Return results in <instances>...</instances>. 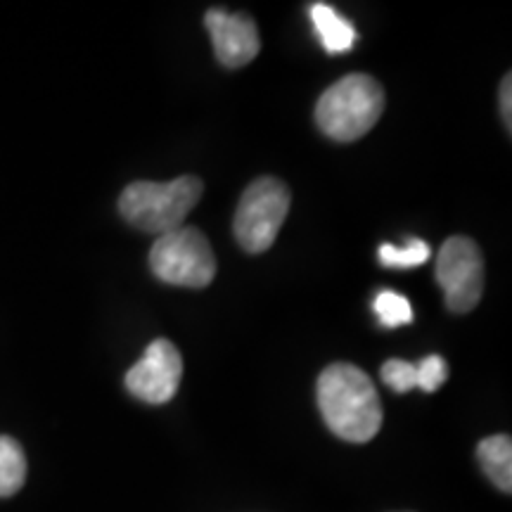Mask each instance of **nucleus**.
Listing matches in <instances>:
<instances>
[{
    "mask_svg": "<svg viewBox=\"0 0 512 512\" xmlns=\"http://www.w3.org/2000/svg\"><path fill=\"white\" fill-rule=\"evenodd\" d=\"M318 408L339 439L366 444L382 427V401L375 384L351 363H332L318 377Z\"/></svg>",
    "mask_w": 512,
    "mask_h": 512,
    "instance_id": "nucleus-1",
    "label": "nucleus"
},
{
    "mask_svg": "<svg viewBox=\"0 0 512 512\" xmlns=\"http://www.w3.org/2000/svg\"><path fill=\"white\" fill-rule=\"evenodd\" d=\"M384 112V91L373 76L349 74L320 95L316 124L337 143H354L373 131Z\"/></svg>",
    "mask_w": 512,
    "mask_h": 512,
    "instance_id": "nucleus-2",
    "label": "nucleus"
},
{
    "mask_svg": "<svg viewBox=\"0 0 512 512\" xmlns=\"http://www.w3.org/2000/svg\"><path fill=\"white\" fill-rule=\"evenodd\" d=\"M204 185L197 176H181L169 183L136 181L121 192V216L143 233L164 235L181 228L185 216L200 202Z\"/></svg>",
    "mask_w": 512,
    "mask_h": 512,
    "instance_id": "nucleus-3",
    "label": "nucleus"
},
{
    "mask_svg": "<svg viewBox=\"0 0 512 512\" xmlns=\"http://www.w3.org/2000/svg\"><path fill=\"white\" fill-rule=\"evenodd\" d=\"M290 214V188L280 178H256L242 192L235 211V238L249 254H261L273 245Z\"/></svg>",
    "mask_w": 512,
    "mask_h": 512,
    "instance_id": "nucleus-4",
    "label": "nucleus"
},
{
    "mask_svg": "<svg viewBox=\"0 0 512 512\" xmlns=\"http://www.w3.org/2000/svg\"><path fill=\"white\" fill-rule=\"evenodd\" d=\"M150 268L162 283L207 287L216 275V256L197 228L181 226L159 235L150 249Z\"/></svg>",
    "mask_w": 512,
    "mask_h": 512,
    "instance_id": "nucleus-5",
    "label": "nucleus"
},
{
    "mask_svg": "<svg viewBox=\"0 0 512 512\" xmlns=\"http://www.w3.org/2000/svg\"><path fill=\"white\" fill-rule=\"evenodd\" d=\"M437 283L453 313H470L484 292V256L475 240L453 235L437 256Z\"/></svg>",
    "mask_w": 512,
    "mask_h": 512,
    "instance_id": "nucleus-6",
    "label": "nucleus"
},
{
    "mask_svg": "<svg viewBox=\"0 0 512 512\" xmlns=\"http://www.w3.org/2000/svg\"><path fill=\"white\" fill-rule=\"evenodd\" d=\"M183 380V358L169 339H155L126 373V389L136 399L162 406L174 399Z\"/></svg>",
    "mask_w": 512,
    "mask_h": 512,
    "instance_id": "nucleus-7",
    "label": "nucleus"
},
{
    "mask_svg": "<svg viewBox=\"0 0 512 512\" xmlns=\"http://www.w3.org/2000/svg\"><path fill=\"white\" fill-rule=\"evenodd\" d=\"M207 31L214 43L216 60L228 69L245 67L259 55L261 38L256 22L245 12L230 15L226 10H209L204 17Z\"/></svg>",
    "mask_w": 512,
    "mask_h": 512,
    "instance_id": "nucleus-8",
    "label": "nucleus"
},
{
    "mask_svg": "<svg viewBox=\"0 0 512 512\" xmlns=\"http://www.w3.org/2000/svg\"><path fill=\"white\" fill-rule=\"evenodd\" d=\"M311 22L328 53H347V50H351V46L356 43L354 24L347 22V19L339 15L335 8H330V5H311Z\"/></svg>",
    "mask_w": 512,
    "mask_h": 512,
    "instance_id": "nucleus-9",
    "label": "nucleus"
},
{
    "mask_svg": "<svg viewBox=\"0 0 512 512\" xmlns=\"http://www.w3.org/2000/svg\"><path fill=\"white\" fill-rule=\"evenodd\" d=\"M479 463L498 489L510 494L512 491V439L508 434H494V437L479 441L477 446Z\"/></svg>",
    "mask_w": 512,
    "mask_h": 512,
    "instance_id": "nucleus-10",
    "label": "nucleus"
},
{
    "mask_svg": "<svg viewBox=\"0 0 512 512\" xmlns=\"http://www.w3.org/2000/svg\"><path fill=\"white\" fill-rule=\"evenodd\" d=\"M27 479V458L12 437H0V498L15 496Z\"/></svg>",
    "mask_w": 512,
    "mask_h": 512,
    "instance_id": "nucleus-11",
    "label": "nucleus"
},
{
    "mask_svg": "<svg viewBox=\"0 0 512 512\" xmlns=\"http://www.w3.org/2000/svg\"><path fill=\"white\" fill-rule=\"evenodd\" d=\"M430 245L422 242L420 238H413L406 242V247H394V245H382L377 249V259L382 266L387 268H415L422 266L430 259Z\"/></svg>",
    "mask_w": 512,
    "mask_h": 512,
    "instance_id": "nucleus-12",
    "label": "nucleus"
},
{
    "mask_svg": "<svg viewBox=\"0 0 512 512\" xmlns=\"http://www.w3.org/2000/svg\"><path fill=\"white\" fill-rule=\"evenodd\" d=\"M375 313L377 320L384 328H401V325L413 323V306L406 297L399 292L384 290L377 294L375 299Z\"/></svg>",
    "mask_w": 512,
    "mask_h": 512,
    "instance_id": "nucleus-13",
    "label": "nucleus"
},
{
    "mask_svg": "<svg viewBox=\"0 0 512 512\" xmlns=\"http://www.w3.org/2000/svg\"><path fill=\"white\" fill-rule=\"evenodd\" d=\"M382 382L387 384L389 389H394L396 394H406L411 389L418 387V373H415V363L401 361V358H392L387 361L380 370Z\"/></svg>",
    "mask_w": 512,
    "mask_h": 512,
    "instance_id": "nucleus-14",
    "label": "nucleus"
},
{
    "mask_svg": "<svg viewBox=\"0 0 512 512\" xmlns=\"http://www.w3.org/2000/svg\"><path fill=\"white\" fill-rule=\"evenodd\" d=\"M415 373H418V387L422 392H437L448 380V363L439 354H432L415 366Z\"/></svg>",
    "mask_w": 512,
    "mask_h": 512,
    "instance_id": "nucleus-15",
    "label": "nucleus"
},
{
    "mask_svg": "<svg viewBox=\"0 0 512 512\" xmlns=\"http://www.w3.org/2000/svg\"><path fill=\"white\" fill-rule=\"evenodd\" d=\"M512 76L508 74L503 79V83H501V114H503V119H505V126H508V131H510V121H512Z\"/></svg>",
    "mask_w": 512,
    "mask_h": 512,
    "instance_id": "nucleus-16",
    "label": "nucleus"
}]
</instances>
